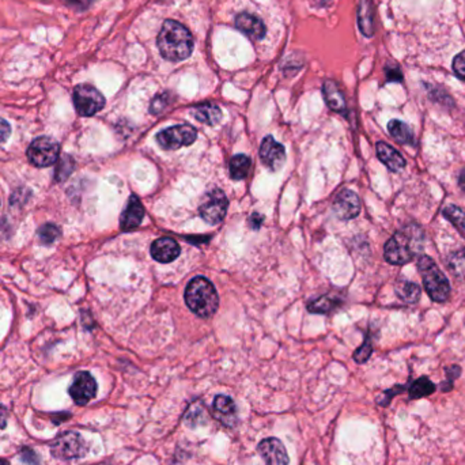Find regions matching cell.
Listing matches in <instances>:
<instances>
[{"instance_id": "1", "label": "cell", "mask_w": 465, "mask_h": 465, "mask_svg": "<svg viewBox=\"0 0 465 465\" xmlns=\"http://www.w3.org/2000/svg\"><path fill=\"white\" fill-rule=\"evenodd\" d=\"M423 242L424 232L422 229L415 223H410L404 226L402 230L395 232L385 244V260L395 266H404L421 254Z\"/></svg>"}, {"instance_id": "20", "label": "cell", "mask_w": 465, "mask_h": 465, "mask_svg": "<svg viewBox=\"0 0 465 465\" xmlns=\"http://www.w3.org/2000/svg\"><path fill=\"white\" fill-rule=\"evenodd\" d=\"M395 292L402 302H405V303H417L421 298V294H422L421 287L417 283L410 282V280L398 282V284L395 287Z\"/></svg>"}, {"instance_id": "10", "label": "cell", "mask_w": 465, "mask_h": 465, "mask_svg": "<svg viewBox=\"0 0 465 465\" xmlns=\"http://www.w3.org/2000/svg\"><path fill=\"white\" fill-rule=\"evenodd\" d=\"M70 396L78 405H86L97 395V382L87 372H79L68 389Z\"/></svg>"}, {"instance_id": "28", "label": "cell", "mask_w": 465, "mask_h": 465, "mask_svg": "<svg viewBox=\"0 0 465 465\" xmlns=\"http://www.w3.org/2000/svg\"><path fill=\"white\" fill-rule=\"evenodd\" d=\"M214 408L222 415H232L235 412V402L226 395H218L214 399Z\"/></svg>"}, {"instance_id": "34", "label": "cell", "mask_w": 465, "mask_h": 465, "mask_svg": "<svg viewBox=\"0 0 465 465\" xmlns=\"http://www.w3.org/2000/svg\"><path fill=\"white\" fill-rule=\"evenodd\" d=\"M386 75H388V81L391 82H400L402 79V72L399 71V68H396L395 71H389L386 68Z\"/></svg>"}, {"instance_id": "35", "label": "cell", "mask_w": 465, "mask_h": 465, "mask_svg": "<svg viewBox=\"0 0 465 465\" xmlns=\"http://www.w3.org/2000/svg\"><path fill=\"white\" fill-rule=\"evenodd\" d=\"M263 215H260V214H257V212H254V215L251 216V226H252V229H258L260 228V225H261V222H263Z\"/></svg>"}, {"instance_id": "33", "label": "cell", "mask_w": 465, "mask_h": 465, "mask_svg": "<svg viewBox=\"0 0 465 465\" xmlns=\"http://www.w3.org/2000/svg\"><path fill=\"white\" fill-rule=\"evenodd\" d=\"M65 1L77 10H86L91 4V0H65Z\"/></svg>"}, {"instance_id": "16", "label": "cell", "mask_w": 465, "mask_h": 465, "mask_svg": "<svg viewBox=\"0 0 465 465\" xmlns=\"http://www.w3.org/2000/svg\"><path fill=\"white\" fill-rule=\"evenodd\" d=\"M235 27L251 37L252 40H261L266 36V26L257 17L248 13L238 14L235 18Z\"/></svg>"}, {"instance_id": "26", "label": "cell", "mask_w": 465, "mask_h": 465, "mask_svg": "<svg viewBox=\"0 0 465 465\" xmlns=\"http://www.w3.org/2000/svg\"><path fill=\"white\" fill-rule=\"evenodd\" d=\"M444 216L465 237V212L457 206H447L444 209Z\"/></svg>"}, {"instance_id": "18", "label": "cell", "mask_w": 465, "mask_h": 465, "mask_svg": "<svg viewBox=\"0 0 465 465\" xmlns=\"http://www.w3.org/2000/svg\"><path fill=\"white\" fill-rule=\"evenodd\" d=\"M322 94L327 105L329 106L332 110L343 113L346 112V100L339 89L338 84L334 81H325L322 86Z\"/></svg>"}, {"instance_id": "17", "label": "cell", "mask_w": 465, "mask_h": 465, "mask_svg": "<svg viewBox=\"0 0 465 465\" xmlns=\"http://www.w3.org/2000/svg\"><path fill=\"white\" fill-rule=\"evenodd\" d=\"M377 155L381 162L392 171H399L405 166V159L402 154L385 142L377 143Z\"/></svg>"}, {"instance_id": "37", "label": "cell", "mask_w": 465, "mask_h": 465, "mask_svg": "<svg viewBox=\"0 0 465 465\" xmlns=\"http://www.w3.org/2000/svg\"><path fill=\"white\" fill-rule=\"evenodd\" d=\"M459 187H460L461 190L465 193V168L461 170L460 174H459Z\"/></svg>"}, {"instance_id": "21", "label": "cell", "mask_w": 465, "mask_h": 465, "mask_svg": "<svg viewBox=\"0 0 465 465\" xmlns=\"http://www.w3.org/2000/svg\"><path fill=\"white\" fill-rule=\"evenodd\" d=\"M388 131L392 135V138L402 143V145H414V133L412 129L408 127L405 123H402L400 120H391L388 124Z\"/></svg>"}, {"instance_id": "22", "label": "cell", "mask_w": 465, "mask_h": 465, "mask_svg": "<svg viewBox=\"0 0 465 465\" xmlns=\"http://www.w3.org/2000/svg\"><path fill=\"white\" fill-rule=\"evenodd\" d=\"M251 165H252V162H251L249 157H247L244 154L234 155L230 159V165H229L230 177L232 180H237V181L244 180L248 176L249 170H251Z\"/></svg>"}, {"instance_id": "13", "label": "cell", "mask_w": 465, "mask_h": 465, "mask_svg": "<svg viewBox=\"0 0 465 465\" xmlns=\"http://www.w3.org/2000/svg\"><path fill=\"white\" fill-rule=\"evenodd\" d=\"M334 212L336 214L339 219L350 221L360 215V200L355 192L350 190H341L335 197L332 204Z\"/></svg>"}, {"instance_id": "31", "label": "cell", "mask_w": 465, "mask_h": 465, "mask_svg": "<svg viewBox=\"0 0 465 465\" xmlns=\"http://www.w3.org/2000/svg\"><path fill=\"white\" fill-rule=\"evenodd\" d=\"M21 460L27 465H40V459L36 454L34 450L29 449V447H23L21 452Z\"/></svg>"}, {"instance_id": "9", "label": "cell", "mask_w": 465, "mask_h": 465, "mask_svg": "<svg viewBox=\"0 0 465 465\" xmlns=\"http://www.w3.org/2000/svg\"><path fill=\"white\" fill-rule=\"evenodd\" d=\"M196 129L188 124H183L161 131L157 135V142L164 150H177L190 146L196 140Z\"/></svg>"}, {"instance_id": "32", "label": "cell", "mask_w": 465, "mask_h": 465, "mask_svg": "<svg viewBox=\"0 0 465 465\" xmlns=\"http://www.w3.org/2000/svg\"><path fill=\"white\" fill-rule=\"evenodd\" d=\"M10 133H11L10 124L4 119L0 117V143H3L4 140H7L8 136H10Z\"/></svg>"}, {"instance_id": "27", "label": "cell", "mask_w": 465, "mask_h": 465, "mask_svg": "<svg viewBox=\"0 0 465 465\" xmlns=\"http://www.w3.org/2000/svg\"><path fill=\"white\" fill-rule=\"evenodd\" d=\"M60 234H62V232L56 225L45 223L39 230V238L41 240V242L45 245H51L60 237Z\"/></svg>"}, {"instance_id": "4", "label": "cell", "mask_w": 465, "mask_h": 465, "mask_svg": "<svg viewBox=\"0 0 465 465\" xmlns=\"http://www.w3.org/2000/svg\"><path fill=\"white\" fill-rule=\"evenodd\" d=\"M418 268L422 275L424 290L434 302H445L450 294V283L437 264L422 254L418 261Z\"/></svg>"}, {"instance_id": "36", "label": "cell", "mask_w": 465, "mask_h": 465, "mask_svg": "<svg viewBox=\"0 0 465 465\" xmlns=\"http://www.w3.org/2000/svg\"><path fill=\"white\" fill-rule=\"evenodd\" d=\"M7 418H8L7 410L0 404V428H4V427H6V424H7Z\"/></svg>"}, {"instance_id": "29", "label": "cell", "mask_w": 465, "mask_h": 465, "mask_svg": "<svg viewBox=\"0 0 465 465\" xmlns=\"http://www.w3.org/2000/svg\"><path fill=\"white\" fill-rule=\"evenodd\" d=\"M372 353H373V343H372L370 339L366 338L365 343H363L360 348L355 351V354H354V360L358 362V363H365L366 360L370 358Z\"/></svg>"}, {"instance_id": "3", "label": "cell", "mask_w": 465, "mask_h": 465, "mask_svg": "<svg viewBox=\"0 0 465 465\" xmlns=\"http://www.w3.org/2000/svg\"><path fill=\"white\" fill-rule=\"evenodd\" d=\"M185 302L199 317H212L219 306V298L211 282L203 276L190 280L185 290Z\"/></svg>"}, {"instance_id": "24", "label": "cell", "mask_w": 465, "mask_h": 465, "mask_svg": "<svg viewBox=\"0 0 465 465\" xmlns=\"http://www.w3.org/2000/svg\"><path fill=\"white\" fill-rule=\"evenodd\" d=\"M434 391H435V385L427 377H421L412 382V385L410 388V399L417 400L421 398L430 396L431 393H434Z\"/></svg>"}, {"instance_id": "15", "label": "cell", "mask_w": 465, "mask_h": 465, "mask_svg": "<svg viewBox=\"0 0 465 465\" xmlns=\"http://www.w3.org/2000/svg\"><path fill=\"white\" fill-rule=\"evenodd\" d=\"M180 251L181 249H180V245L177 244V241H174L169 237L158 238L157 241L152 242L151 249H150L152 258L157 260L158 263H164V264L174 261L180 256Z\"/></svg>"}, {"instance_id": "38", "label": "cell", "mask_w": 465, "mask_h": 465, "mask_svg": "<svg viewBox=\"0 0 465 465\" xmlns=\"http://www.w3.org/2000/svg\"><path fill=\"white\" fill-rule=\"evenodd\" d=\"M0 465H10V464H8V461H6V460H3V459H0Z\"/></svg>"}, {"instance_id": "7", "label": "cell", "mask_w": 465, "mask_h": 465, "mask_svg": "<svg viewBox=\"0 0 465 465\" xmlns=\"http://www.w3.org/2000/svg\"><path fill=\"white\" fill-rule=\"evenodd\" d=\"M228 207H229V202L225 192L215 188L209 190L203 196L199 206V214L209 225L215 226L223 221Z\"/></svg>"}, {"instance_id": "19", "label": "cell", "mask_w": 465, "mask_h": 465, "mask_svg": "<svg viewBox=\"0 0 465 465\" xmlns=\"http://www.w3.org/2000/svg\"><path fill=\"white\" fill-rule=\"evenodd\" d=\"M192 114L197 122L206 126H216L222 120V110L212 104H202L196 106L192 110Z\"/></svg>"}, {"instance_id": "5", "label": "cell", "mask_w": 465, "mask_h": 465, "mask_svg": "<svg viewBox=\"0 0 465 465\" xmlns=\"http://www.w3.org/2000/svg\"><path fill=\"white\" fill-rule=\"evenodd\" d=\"M51 452L55 457L62 460L81 459L87 453V445L81 434L65 431L55 438L51 446Z\"/></svg>"}, {"instance_id": "14", "label": "cell", "mask_w": 465, "mask_h": 465, "mask_svg": "<svg viewBox=\"0 0 465 465\" xmlns=\"http://www.w3.org/2000/svg\"><path fill=\"white\" fill-rule=\"evenodd\" d=\"M143 218H145V209L140 200L138 199V196L132 195L128 200L124 211L122 214L120 229L126 232H132L142 223Z\"/></svg>"}, {"instance_id": "8", "label": "cell", "mask_w": 465, "mask_h": 465, "mask_svg": "<svg viewBox=\"0 0 465 465\" xmlns=\"http://www.w3.org/2000/svg\"><path fill=\"white\" fill-rule=\"evenodd\" d=\"M72 101L78 114L84 117L94 116L105 106L104 96L90 85L77 86L72 94Z\"/></svg>"}, {"instance_id": "30", "label": "cell", "mask_w": 465, "mask_h": 465, "mask_svg": "<svg viewBox=\"0 0 465 465\" xmlns=\"http://www.w3.org/2000/svg\"><path fill=\"white\" fill-rule=\"evenodd\" d=\"M453 71L460 79L465 81V51L453 59Z\"/></svg>"}, {"instance_id": "12", "label": "cell", "mask_w": 465, "mask_h": 465, "mask_svg": "<svg viewBox=\"0 0 465 465\" xmlns=\"http://www.w3.org/2000/svg\"><path fill=\"white\" fill-rule=\"evenodd\" d=\"M257 452L263 457L266 465H289L290 463L284 445L274 437L263 440L257 446Z\"/></svg>"}, {"instance_id": "25", "label": "cell", "mask_w": 465, "mask_h": 465, "mask_svg": "<svg viewBox=\"0 0 465 465\" xmlns=\"http://www.w3.org/2000/svg\"><path fill=\"white\" fill-rule=\"evenodd\" d=\"M339 305V299L334 298L332 296H322L312 301L309 305H308V310L310 313H320V315H324V313H328L331 310H334L336 306Z\"/></svg>"}, {"instance_id": "2", "label": "cell", "mask_w": 465, "mask_h": 465, "mask_svg": "<svg viewBox=\"0 0 465 465\" xmlns=\"http://www.w3.org/2000/svg\"><path fill=\"white\" fill-rule=\"evenodd\" d=\"M157 45L161 55L169 62H183L193 52V37L190 30L176 21L164 23Z\"/></svg>"}, {"instance_id": "11", "label": "cell", "mask_w": 465, "mask_h": 465, "mask_svg": "<svg viewBox=\"0 0 465 465\" xmlns=\"http://www.w3.org/2000/svg\"><path fill=\"white\" fill-rule=\"evenodd\" d=\"M261 162L273 171H277L286 162V150L273 136H267L260 148Z\"/></svg>"}, {"instance_id": "23", "label": "cell", "mask_w": 465, "mask_h": 465, "mask_svg": "<svg viewBox=\"0 0 465 465\" xmlns=\"http://www.w3.org/2000/svg\"><path fill=\"white\" fill-rule=\"evenodd\" d=\"M446 266L452 275L465 280V249H459L449 254L446 258Z\"/></svg>"}, {"instance_id": "6", "label": "cell", "mask_w": 465, "mask_h": 465, "mask_svg": "<svg viewBox=\"0 0 465 465\" xmlns=\"http://www.w3.org/2000/svg\"><path fill=\"white\" fill-rule=\"evenodd\" d=\"M59 154H60L59 143L49 136H41L34 139L27 148V158L37 168L52 166L58 161Z\"/></svg>"}]
</instances>
